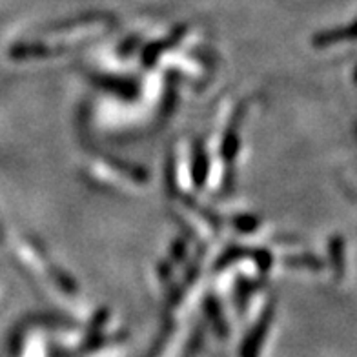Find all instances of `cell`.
<instances>
[{"label": "cell", "instance_id": "1", "mask_svg": "<svg viewBox=\"0 0 357 357\" xmlns=\"http://www.w3.org/2000/svg\"><path fill=\"white\" fill-rule=\"evenodd\" d=\"M357 38V20L348 26V28H339L335 31H328V33H321L314 38V44H317V47L330 46V44L343 43V40H356Z\"/></svg>", "mask_w": 357, "mask_h": 357}, {"label": "cell", "instance_id": "2", "mask_svg": "<svg viewBox=\"0 0 357 357\" xmlns=\"http://www.w3.org/2000/svg\"><path fill=\"white\" fill-rule=\"evenodd\" d=\"M330 255L334 261L335 278L341 279L344 272V241L341 237H334L330 241Z\"/></svg>", "mask_w": 357, "mask_h": 357}]
</instances>
